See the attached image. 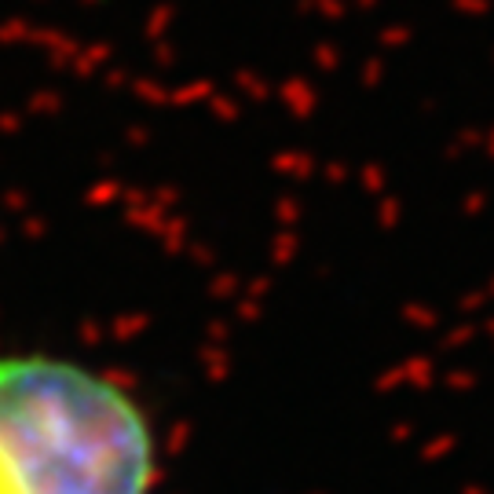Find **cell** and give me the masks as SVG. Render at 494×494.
Masks as SVG:
<instances>
[{
    "instance_id": "cell-1",
    "label": "cell",
    "mask_w": 494,
    "mask_h": 494,
    "mask_svg": "<svg viewBox=\"0 0 494 494\" xmlns=\"http://www.w3.org/2000/svg\"><path fill=\"white\" fill-rule=\"evenodd\" d=\"M165 432L114 366L0 345V494H161Z\"/></svg>"
}]
</instances>
